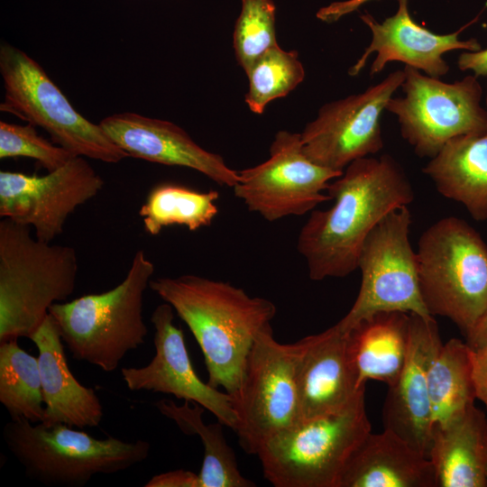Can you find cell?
<instances>
[{"label": "cell", "mask_w": 487, "mask_h": 487, "mask_svg": "<svg viewBox=\"0 0 487 487\" xmlns=\"http://www.w3.org/2000/svg\"><path fill=\"white\" fill-rule=\"evenodd\" d=\"M326 193L334 205L313 210L297 240L312 280L343 278L357 270L373 228L389 213L414 199L406 172L390 154L354 161L328 184Z\"/></svg>", "instance_id": "6da1fadb"}, {"label": "cell", "mask_w": 487, "mask_h": 487, "mask_svg": "<svg viewBox=\"0 0 487 487\" xmlns=\"http://www.w3.org/2000/svg\"><path fill=\"white\" fill-rule=\"evenodd\" d=\"M149 288L173 308L194 335L207 383L234 396L257 335L271 326L277 311L273 302L251 297L230 282L194 274L152 279Z\"/></svg>", "instance_id": "7a4b0ae2"}, {"label": "cell", "mask_w": 487, "mask_h": 487, "mask_svg": "<svg viewBox=\"0 0 487 487\" xmlns=\"http://www.w3.org/2000/svg\"><path fill=\"white\" fill-rule=\"evenodd\" d=\"M77 251L31 235L29 225L0 221V343L30 336L51 306L75 290Z\"/></svg>", "instance_id": "3957f363"}, {"label": "cell", "mask_w": 487, "mask_h": 487, "mask_svg": "<svg viewBox=\"0 0 487 487\" xmlns=\"http://www.w3.org/2000/svg\"><path fill=\"white\" fill-rule=\"evenodd\" d=\"M153 273V262L139 250L115 288L51 306L49 313L74 359L110 372L144 344L143 299Z\"/></svg>", "instance_id": "277c9868"}, {"label": "cell", "mask_w": 487, "mask_h": 487, "mask_svg": "<svg viewBox=\"0 0 487 487\" xmlns=\"http://www.w3.org/2000/svg\"><path fill=\"white\" fill-rule=\"evenodd\" d=\"M364 392L267 440L257 454L264 478L275 487H339L351 455L372 432Z\"/></svg>", "instance_id": "5b68a950"}, {"label": "cell", "mask_w": 487, "mask_h": 487, "mask_svg": "<svg viewBox=\"0 0 487 487\" xmlns=\"http://www.w3.org/2000/svg\"><path fill=\"white\" fill-rule=\"evenodd\" d=\"M420 291L428 313L449 318L466 335L487 308V244L465 220L441 218L416 252Z\"/></svg>", "instance_id": "8992f818"}, {"label": "cell", "mask_w": 487, "mask_h": 487, "mask_svg": "<svg viewBox=\"0 0 487 487\" xmlns=\"http://www.w3.org/2000/svg\"><path fill=\"white\" fill-rule=\"evenodd\" d=\"M8 450L31 479L48 486L83 487L96 474H111L141 464L151 445L107 436L95 438L65 424L11 419L3 429Z\"/></svg>", "instance_id": "52a82bcc"}, {"label": "cell", "mask_w": 487, "mask_h": 487, "mask_svg": "<svg viewBox=\"0 0 487 487\" xmlns=\"http://www.w3.org/2000/svg\"><path fill=\"white\" fill-rule=\"evenodd\" d=\"M5 89L1 111L46 131L53 143L76 156L117 163L129 155L106 133L81 115L41 66L22 50L0 47Z\"/></svg>", "instance_id": "ba28073f"}, {"label": "cell", "mask_w": 487, "mask_h": 487, "mask_svg": "<svg viewBox=\"0 0 487 487\" xmlns=\"http://www.w3.org/2000/svg\"><path fill=\"white\" fill-rule=\"evenodd\" d=\"M404 96H392L385 110L397 116L400 134L420 158H433L451 139L487 130L482 88L475 75L445 82L404 66Z\"/></svg>", "instance_id": "9c48e42d"}, {"label": "cell", "mask_w": 487, "mask_h": 487, "mask_svg": "<svg viewBox=\"0 0 487 487\" xmlns=\"http://www.w3.org/2000/svg\"><path fill=\"white\" fill-rule=\"evenodd\" d=\"M409 206L389 213L371 232L358 260L362 282L348 313L335 326L349 333L381 312L401 311L428 317L423 301L417 253L409 241Z\"/></svg>", "instance_id": "30bf717a"}, {"label": "cell", "mask_w": 487, "mask_h": 487, "mask_svg": "<svg viewBox=\"0 0 487 487\" xmlns=\"http://www.w3.org/2000/svg\"><path fill=\"white\" fill-rule=\"evenodd\" d=\"M300 346L275 340L271 326L257 335L237 392L232 396L241 447L258 454L277 433L299 421L297 365Z\"/></svg>", "instance_id": "8fae6325"}, {"label": "cell", "mask_w": 487, "mask_h": 487, "mask_svg": "<svg viewBox=\"0 0 487 487\" xmlns=\"http://www.w3.org/2000/svg\"><path fill=\"white\" fill-rule=\"evenodd\" d=\"M343 171L313 162L304 152L301 134L276 133L265 161L238 171L234 196L251 212L274 222L289 216H303L331 200L326 189Z\"/></svg>", "instance_id": "7c38bea8"}, {"label": "cell", "mask_w": 487, "mask_h": 487, "mask_svg": "<svg viewBox=\"0 0 487 487\" xmlns=\"http://www.w3.org/2000/svg\"><path fill=\"white\" fill-rule=\"evenodd\" d=\"M404 77L403 69L393 71L362 93L324 105L300 133L305 154L338 171L377 154L383 148L381 115Z\"/></svg>", "instance_id": "4fadbf2b"}, {"label": "cell", "mask_w": 487, "mask_h": 487, "mask_svg": "<svg viewBox=\"0 0 487 487\" xmlns=\"http://www.w3.org/2000/svg\"><path fill=\"white\" fill-rule=\"evenodd\" d=\"M104 180L82 156H75L42 176L0 171V216L33 227L51 243L63 232L68 217L96 197Z\"/></svg>", "instance_id": "5bb4252c"}, {"label": "cell", "mask_w": 487, "mask_h": 487, "mask_svg": "<svg viewBox=\"0 0 487 487\" xmlns=\"http://www.w3.org/2000/svg\"><path fill=\"white\" fill-rule=\"evenodd\" d=\"M174 309L167 302L153 310L155 354L142 367H124L121 374L130 391L171 394L195 402L211 412L217 421L235 431L238 424L233 397L204 382L197 374L181 328L174 325Z\"/></svg>", "instance_id": "9a60e30c"}, {"label": "cell", "mask_w": 487, "mask_h": 487, "mask_svg": "<svg viewBox=\"0 0 487 487\" xmlns=\"http://www.w3.org/2000/svg\"><path fill=\"white\" fill-rule=\"evenodd\" d=\"M441 345L434 317L409 314L406 363L397 381L388 387L382 408L384 428L400 436L427 458L433 436L427 372Z\"/></svg>", "instance_id": "2e32d148"}, {"label": "cell", "mask_w": 487, "mask_h": 487, "mask_svg": "<svg viewBox=\"0 0 487 487\" xmlns=\"http://www.w3.org/2000/svg\"><path fill=\"white\" fill-rule=\"evenodd\" d=\"M397 1V12L382 23L368 13L361 15L371 30L372 40L362 56L350 67V76L358 75L369 57L375 52L376 58L370 68L371 76L380 73L388 63L400 61L426 75L440 78L450 69L443 58L446 52L455 50L477 51L482 49L477 39H459L460 32L475 19L455 32L437 34L412 19L409 12V0Z\"/></svg>", "instance_id": "e0dca14e"}, {"label": "cell", "mask_w": 487, "mask_h": 487, "mask_svg": "<svg viewBox=\"0 0 487 487\" xmlns=\"http://www.w3.org/2000/svg\"><path fill=\"white\" fill-rule=\"evenodd\" d=\"M99 124L129 157L189 168L220 186L234 188L238 182V171L229 168L222 156L199 146L171 122L125 112L109 115Z\"/></svg>", "instance_id": "ac0fdd59"}, {"label": "cell", "mask_w": 487, "mask_h": 487, "mask_svg": "<svg viewBox=\"0 0 487 487\" xmlns=\"http://www.w3.org/2000/svg\"><path fill=\"white\" fill-rule=\"evenodd\" d=\"M348 333L335 325L299 340V421L340 409L365 387L357 386L347 351Z\"/></svg>", "instance_id": "d6986e66"}, {"label": "cell", "mask_w": 487, "mask_h": 487, "mask_svg": "<svg viewBox=\"0 0 487 487\" xmlns=\"http://www.w3.org/2000/svg\"><path fill=\"white\" fill-rule=\"evenodd\" d=\"M29 339L38 350L45 406L42 423L98 427L104 415L101 401L92 388L82 385L71 372L59 327L50 313Z\"/></svg>", "instance_id": "ffe728a7"}, {"label": "cell", "mask_w": 487, "mask_h": 487, "mask_svg": "<svg viewBox=\"0 0 487 487\" xmlns=\"http://www.w3.org/2000/svg\"><path fill=\"white\" fill-rule=\"evenodd\" d=\"M339 487H437L434 465L389 429L370 432L355 449Z\"/></svg>", "instance_id": "44dd1931"}, {"label": "cell", "mask_w": 487, "mask_h": 487, "mask_svg": "<svg viewBox=\"0 0 487 487\" xmlns=\"http://www.w3.org/2000/svg\"><path fill=\"white\" fill-rule=\"evenodd\" d=\"M422 171L443 197L462 204L473 219L487 220V130L451 139Z\"/></svg>", "instance_id": "7402d4cb"}, {"label": "cell", "mask_w": 487, "mask_h": 487, "mask_svg": "<svg viewBox=\"0 0 487 487\" xmlns=\"http://www.w3.org/2000/svg\"><path fill=\"white\" fill-rule=\"evenodd\" d=\"M429 459L437 487H486L484 412L473 404L446 426L434 427Z\"/></svg>", "instance_id": "603a6c76"}, {"label": "cell", "mask_w": 487, "mask_h": 487, "mask_svg": "<svg viewBox=\"0 0 487 487\" xmlns=\"http://www.w3.org/2000/svg\"><path fill=\"white\" fill-rule=\"evenodd\" d=\"M409 314L381 312L348 333L347 351L357 386L376 380L388 387L399 379L408 355Z\"/></svg>", "instance_id": "cb8c5ba5"}, {"label": "cell", "mask_w": 487, "mask_h": 487, "mask_svg": "<svg viewBox=\"0 0 487 487\" xmlns=\"http://www.w3.org/2000/svg\"><path fill=\"white\" fill-rule=\"evenodd\" d=\"M185 400L178 405L162 399L155 403L158 410L173 420L186 435L198 436L204 446L203 464L198 473L201 487H253L256 484L240 473L235 454L228 446L221 422L206 425L202 415L205 408Z\"/></svg>", "instance_id": "d4e9b609"}, {"label": "cell", "mask_w": 487, "mask_h": 487, "mask_svg": "<svg viewBox=\"0 0 487 487\" xmlns=\"http://www.w3.org/2000/svg\"><path fill=\"white\" fill-rule=\"evenodd\" d=\"M472 348L452 338L441 345L427 372L433 428L450 423L474 404Z\"/></svg>", "instance_id": "484cf974"}, {"label": "cell", "mask_w": 487, "mask_h": 487, "mask_svg": "<svg viewBox=\"0 0 487 487\" xmlns=\"http://www.w3.org/2000/svg\"><path fill=\"white\" fill-rule=\"evenodd\" d=\"M219 192L197 191L185 186L162 183L153 187L141 206L144 230L157 235L166 226L185 225L190 231L211 225L218 213Z\"/></svg>", "instance_id": "4316f807"}, {"label": "cell", "mask_w": 487, "mask_h": 487, "mask_svg": "<svg viewBox=\"0 0 487 487\" xmlns=\"http://www.w3.org/2000/svg\"><path fill=\"white\" fill-rule=\"evenodd\" d=\"M0 402L11 419L42 422L45 406L38 359L18 344V339L0 343Z\"/></svg>", "instance_id": "83f0119b"}, {"label": "cell", "mask_w": 487, "mask_h": 487, "mask_svg": "<svg viewBox=\"0 0 487 487\" xmlns=\"http://www.w3.org/2000/svg\"><path fill=\"white\" fill-rule=\"evenodd\" d=\"M245 73L249 80L245 102L258 115L271 101L287 96L305 78L298 53L284 51L279 45L259 57Z\"/></svg>", "instance_id": "f1b7e54d"}, {"label": "cell", "mask_w": 487, "mask_h": 487, "mask_svg": "<svg viewBox=\"0 0 487 487\" xmlns=\"http://www.w3.org/2000/svg\"><path fill=\"white\" fill-rule=\"evenodd\" d=\"M242 9L234 31V48L238 63L246 72L270 49L279 45L272 0H241Z\"/></svg>", "instance_id": "f546056e"}, {"label": "cell", "mask_w": 487, "mask_h": 487, "mask_svg": "<svg viewBox=\"0 0 487 487\" xmlns=\"http://www.w3.org/2000/svg\"><path fill=\"white\" fill-rule=\"evenodd\" d=\"M68 150L38 134L35 126L0 122V159L25 157L37 161L48 171L66 164L75 157Z\"/></svg>", "instance_id": "4dcf8cb0"}, {"label": "cell", "mask_w": 487, "mask_h": 487, "mask_svg": "<svg viewBox=\"0 0 487 487\" xmlns=\"http://www.w3.org/2000/svg\"><path fill=\"white\" fill-rule=\"evenodd\" d=\"M471 358L475 397L487 408V345L472 349Z\"/></svg>", "instance_id": "1f68e13d"}, {"label": "cell", "mask_w": 487, "mask_h": 487, "mask_svg": "<svg viewBox=\"0 0 487 487\" xmlns=\"http://www.w3.org/2000/svg\"><path fill=\"white\" fill-rule=\"evenodd\" d=\"M145 487H201L200 477L195 473L184 469L170 471L154 475Z\"/></svg>", "instance_id": "d6a6232c"}, {"label": "cell", "mask_w": 487, "mask_h": 487, "mask_svg": "<svg viewBox=\"0 0 487 487\" xmlns=\"http://www.w3.org/2000/svg\"><path fill=\"white\" fill-rule=\"evenodd\" d=\"M372 1L377 0H345L334 2L320 8L317 13V17L326 23H334L344 15L356 11L362 5Z\"/></svg>", "instance_id": "836d02e7"}, {"label": "cell", "mask_w": 487, "mask_h": 487, "mask_svg": "<svg viewBox=\"0 0 487 487\" xmlns=\"http://www.w3.org/2000/svg\"><path fill=\"white\" fill-rule=\"evenodd\" d=\"M460 70H472L476 77H487V49L477 51H464L457 59Z\"/></svg>", "instance_id": "e575fe53"}, {"label": "cell", "mask_w": 487, "mask_h": 487, "mask_svg": "<svg viewBox=\"0 0 487 487\" xmlns=\"http://www.w3.org/2000/svg\"><path fill=\"white\" fill-rule=\"evenodd\" d=\"M465 337V342L472 349H477L487 345V308L476 325Z\"/></svg>", "instance_id": "d590c367"}, {"label": "cell", "mask_w": 487, "mask_h": 487, "mask_svg": "<svg viewBox=\"0 0 487 487\" xmlns=\"http://www.w3.org/2000/svg\"><path fill=\"white\" fill-rule=\"evenodd\" d=\"M485 482L487 487V463H486V472H485Z\"/></svg>", "instance_id": "8d00e7d4"}]
</instances>
